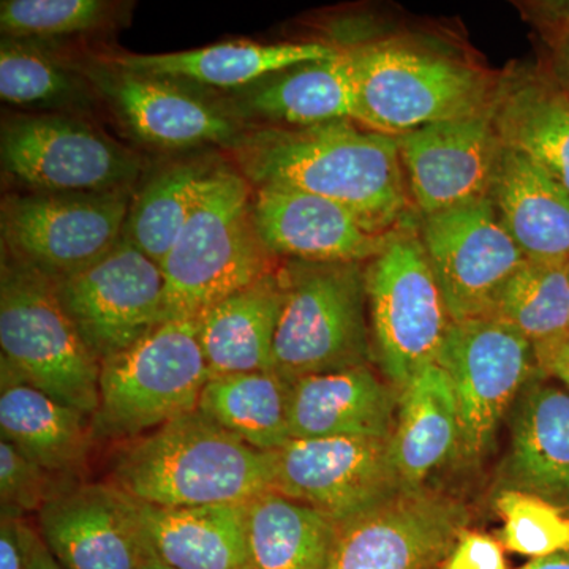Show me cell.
Wrapping results in <instances>:
<instances>
[{
  "label": "cell",
  "mask_w": 569,
  "mask_h": 569,
  "mask_svg": "<svg viewBox=\"0 0 569 569\" xmlns=\"http://www.w3.org/2000/svg\"><path fill=\"white\" fill-rule=\"evenodd\" d=\"M280 309L282 287L274 271L197 318L211 377L272 370Z\"/></svg>",
  "instance_id": "28"
},
{
  "label": "cell",
  "mask_w": 569,
  "mask_h": 569,
  "mask_svg": "<svg viewBox=\"0 0 569 569\" xmlns=\"http://www.w3.org/2000/svg\"><path fill=\"white\" fill-rule=\"evenodd\" d=\"M233 110L279 123L321 126L358 121L353 48H339L325 61L302 63L241 89ZM242 118V116H241Z\"/></svg>",
  "instance_id": "23"
},
{
  "label": "cell",
  "mask_w": 569,
  "mask_h": 569,
  "mask_svg": "<svg viewBox=\"0 0 569 569\" xmlns=\"http://www.w3.org/2000/svg\"><path fill=\"white\" fill-rule=\"evenodd\" d=\"M419 238L451 321L488 318L498 291L527 260L490 198L422 217Z\"/></svg>",
  "instance_id": "12"
},
{
  "label": "cell",
  "mask_w": 569,
  "mask_h": 569,
  "mask_svg": "<svg viewBox=\"0 0 569 569\" xmlns=\"http://www.w3.org/2000/svg\"><path fill=\"white\" fill-rule=\"evenodd\" d=\"M441 569H508L503 545L489 535L462 530Z\"/></svg>",
  "instance_id": "39"
},
{
  "label": "cell",
  "mask_w": 569,
  "mask_h": 569,
  "mask_svg": "<svg viewBox=\"0 0 569 569\" xmlns=\"http://www.w3.org/2000/svg\"><path fill=\"white\" fill-rule=\"evenodd\" d=\"M511 410L503 489L569 512V392L529 383Z\"/></svg>",
  "instance_id": "20"
},
{
  "label": "cell",
  "mask_w": 569,
  "mask_h": 569,
  "mask_svg": "<svg viewBox=\"0 0 569 569\" xmlns=\"http://www.w3.org/2000/svg\"><path fill=\"white\" fill-rule=\"evenodd\" d=\"M422 217L489 198L503 144L490 110L396 137Z\"/></svg>",
  "instance_id": "16"
},
{
  "label": "cell",
  "mask_w": 569,
  "mask_h": 569,
  "mask_svg": "<svg viewBox=\"0 0 569 569\" xmlns=\"http://www.w3.org/2000/svg\"><path fill=\"white\" fill-rule=\"evenodd\" d=\"M217 164L204 160L164 168L132 198L123 238L157 264L173 249Z\"/></svg>",
  "instance_id": "32"
},
{
  "label": "cell",
  "mask_w": 569,
  "mask_h": 569,
  "mask_svg": "<svg viewBox=\"0 0 569 569\" xmlns=\"http://www.w3.org/2000/svg\"><path fill=\"white\" fill-rule=\"evenodd\" d=\"M466 523L458 501L425 488L400 490L340 523L328 569H432L447 559Z\"/></svg>",
  "instance_id": "15"
},
{
  "label": "cell",
  "mask_w": 569,
  "mask_h": 569,
  "mask_svg": "<svg viewBox=\"0 0 569 569\" xmlns=\"http://www.w3.org/2000/svg\"><path fill=\"white\" fill-rule=\"evenodd\" d=\"M114 17L104 0H3L0 28L10 40L56 39L102 29Z\"/></svg>",
  "instance_id": "35"
},
{
  "label": "cell",
  "mask_w": 569,
  "mask_h": 569,
  "mask_svg": "<svg viewBox=\"0 0 569 569\" xmlns=\"http://www.w3.org/2000/svg\"><path fill=\"white\" fill-rule=\"evenodd\" d=\"M163 321L197 320L206 310L276 271L253 220L247 179L217 167L181 236L160 264Z\"/></svg>",
  "instance_id": "3"
},
{
  "label": "cell",
  "mask_w": 569,
  "mask_h": 569,
  "mask_svg": "<svg viewBox=\"0 0 569 569\" xmlns=\"http://www.w3.org/2000/svg\"><path fill=\"white\" fill-rule=\"evenodd\" d=\"M2 362L33 388L92 418L102 361L73 323L51 277L3 254L0 276Z\"/></svg>",
  "instance_id": "6"
},
{
  "label": "cell",
  "mask_w": 569,
  "mask_h": 569,
  "mask_svg": "<svg viewBox=\"0 0 569 569\" xmlns=\"http://www.w3.org/2000/svg\"><path fill=\"white\" fill-rule=\"evenodd\" d=\"M130 204L127 189L9 194L0 211L3 250L58 282L96 263L121 241Z\"/></svg>",
  "instance_id": "9"
},
{
  "label": "cell",
  "mask_w": 569,
  "mask_h": 569,
  "mask_svg": "<svg viewBox=\"0 0 569 569\" xmlns=\"http://www.w3.org/2000/svg\"><path fill=\"white\" fill-rule=\"evenodd\" d=\"M396 391L369 366L299 378L291 392V438H391Z\"/></svg>",
  "instance_id": "21"
},
{
  "label": "cell",
  "mask_w": 569,
  "mask_h": 569,
  "mask_svg": "<svg viewBox=\"0 0 569 569\" xmlns=\"http://www.w3.org/2000/svg\"><path fill=\"white\" fill-rule=\"evenodd\" d=\"M26 569H63L50 549L40 538L39 531H36L32 538L31 550H29L28 568Z\"/></svg>",
  "instance_id": "42"
},
{
  "label": "cell",
  "mask_w": 569,
  "mask_h": 569,
  "mask_svg": "<svg viewBox=\"0 0 569 569\" xmlns=\"http://www.w3.org/2000/svg\"><path fill=\"white\" fill-rule=\"evenodd\" d=\"M276 451H260L193 410L127 441L111 485L141 503L246 505L274 488Z\"/></svg>",
  "instance_id": "2"
},
{
  "label": "cell",
  "mask_w": 569,
  "mask_h": 569,
  "mask_svg": "<svg viewBox=\"0 0 569 569\" xmlns=\"http://www.w3.org/2000/svg\"><path fill=\"white\" fill-rule=\"evenodd\" d=\"M489 198L529 260L569 263V192L548 171L503 146Z\"/></svg>",
  "instance_id": "27"
},
{
  "label": "cell",
  "mask_w": 569,
  "mask_h": 569,
  "mask_svg": "<svg viewBox=\"0 0 569 569\" xmlns=\"http://www.w3.org/2000/svg\"><path fill=\"white\" fill-rule=\"evenodd\" d=\"M503 519L501 545L531 559L569 552V516L542 498L503 489L496 498Z\"/></svg>",
  "instance_id": "36"
},
{
  "label": "cell",
  "mask_w": 569,
  "mask_h": 569,
  "mask_svg": "<svg viewBox=\"0 0 569 569\" xmlns=\"http://www.w3.org/2000/svg\"><path fill=\"white\" fill-rule=\"evenodd\" d=\"M44 470L6 438L0 440V512L24 518L41 511L71 482Z\"/></svg>",
  "instance_id": "37"
},
{
  "label": "cell",
  "mask_w": 569,
  "mask_h": 569,
  "mask_svg": "<svg viewBox=\"0 0 569 569\" xmlns=\"http://www.w3.org/2000/svg\"><path fill=\"white\" fill-rule=\"evenodd\" d=\"M2 164L40 193L114 192L141 171L137 153L63 114L18 116L3 123Z\"/></svg>",
  "instance_id": "11"
},
{
  "label": "cell",
  "mask_w": 569,
  "mask_h": 569,
  "mask_svg": "<svg viewBox=\"0 0 569 569\" xmlns=\"http://www.w3.org/2000/svg\"><path fill=\"white\" fill-rule=\"evenodd\" d=\"M339 48L323 43L264 44L231 41L167 54H118L102 61L119 69L194 82L209 88L244 89L302 63L325 61Z\"/></svg>",
  "instance_id": "26"
},
{
  "label": "cell",
  "mask_w": 569,
  "mask_h": 569,
  "mask_svg": "<svg viewBox=\"0 0 569 569\" xmlns=\"http://www.w3.org/2000/svg\"><path fill=\"white\" fill-rule=\"evenodd\" d=\"M358 126L400 137L492 107L497 81L467 59L413 41L353 48Z\"/></svg>",
  "instance_id": "4"
},
{
  "label": "cell",
  "mask_w": 569,
  "mask_h": 569,
  "mask_svg": "<svg viewBox=\"0 0 569 569\" xmlns=\"http://www.w3.org/2000/svg\"><path fill=\"white\" fill-rule=\"evenodd\" d=\"M0 97L17 107H63L84 102L86 84L43 51L9 39L0 48Z\"/></svg>",
  "instance_id": "34"
},
{
  "label": "cell",
  "mask_w": 569,
  "mask_h": 569,
  "mask_svg": "<svg viewBox=\"0 0 569 569\" xmlns=\"http://www.w3.org/2000/svg\"><path fill=\"white\" fill-rule=\"evenodd\" d=\"M366 280L373 358L400 392L425 367L437 365L451 317L415 231L397 230L367 266Z\"/></svg>",
  "instance_id": "8"
},
{
  "label": "cell",
  "mask_w": 569,
  "mask_h": 569,
  "mask_svg": "<svg viewBox=\"0 0 569 569\" xmlns=\"http://www.w3.org/2000/svg\"><path fill=\"white\" fill-rule=\"evenodd\" d=\"M515 6L541 41V70L569 91V0H527Z\"/></svg>",
  "instance_id": "38"
},
{
  "label": "cell",
  "mask_w": 569,
  "mask_h": 569,
  "mask_svg": "<svg viewBox=\"0 0 569 569\" xmlns=\"http://www.w3.org/2000/svg\"><path fill=\"white\" fill-rule=\"evenodd\" d=\"M293 381L276 370L209 378L198 411L260 451L282 449L291 438Z\"/></svg>",
  "instance_id": "31"
},
{
  "label": "cell",
  "mask_w": 569,
  "mask_h": 569,
  "mask_svg": "<svg viewBox=\"0 0 569 569\" xmlns=\"http://www.w3.org/2000/svg\"><path fill=\"white\" fill-rule=\"evenodd\" d=\"M437 365L448 373L458 403L456 451L478 459L530 383L538 367L533 343L493 318L451 321Z\"/></svg>",
  "instance_id": "10"
},
{
  "label": "cell",
  "mask_w": 569,
  "mask_h": 569,
  "mask_svg": "<svg viewBox=\"0 0 569 569\" xmlns=\"http://www.w3.org/2000/svg\"><path fill=\"white\" fill-rule=\"evenodd\" d=\"M282 309L272 370L288 380L369 366L367 280L361 263L287 260L277 271Z\"/></svg>",
  "instance_id": "5"
},
{
  "label": "cell",
  "mask_w": 569,
  "mask_h": 569,
  "mask_svg": "<svg viewBox=\"0 0 569 569\" xmlns=\"http://www.w3.org/2000/svg\"><path fill=\"white\" fill-rule=\"evenodd\" d=\"M535 351L539 369L569 388V335L535 347Z\"/></svg>",
  "instance_id": "41"
},
{
  "label": "cell",
  "mask_w": 569,
  "mask_h": 569,
  "mask_svg": "<svg viewBox=\"0 0 569 569\" xmlns=\"http://www.w3.org/2000/svg\"><path fill=\"white\" fill-rule=\"evenodd\" d=\"M339 526L277 490L247 503L250 569H328Z\"/></svg>",
  "instance_id": "30"
},
{
  "label": "cell",
  "mask_w": 569,
  "mask_h": 569,
  "mask_svg": "<svg viewBox=\"0 0 569 569\" xmlns=\"http://www.w3.org/2000/svg\"><path fill=\"white\" fill-rule=\"evenodd\" d=\"M209 378L198 321H163L102 361L93 436L130 441L197 410Z\"/></svg>",
  "instance_id": "7"
},
{
  "label": "cell",
  "mask_w": 569,
  "mask_h": 569,
  "mask_svg": "<svg viewBox=\"0 0 569 569\" xmlns=\"http://www.w3.org/2000/svg\"><path fill=\"white\" fill-rule=\"evenodd\" d=\"M505 148L529 157L569 192V91L541 69L505 71L490 107Z\"/></svg>",
  "instance_id": "22"
},
{
  "label": "cell",
  "mask_w": 569,
  "mask_h": 569,
  "mask_svg": "<svg viewBox=\"0 0 569 569\" xmlns=\"http://www.w3.org/2000/svg\"><path fill=\"white\" fill-rule=\"evenodd\" d=\"M39 535L63 569H140L149 553L132 497L71 485L39 512Z\"/></svg>",
  "instance_id": "18"
},
{
  "label": "cell",
  "mask_w": 569,
  "mask_h": 569,
  "mask_svg": "<svg viewBox=\"0 0 569 569\" xmlns=\"http://www.w3.org/2000/svg\"><path fill=\"white\" fill-rule=\"evenodd\" d=\"M33 530L24 518L0 516V569L28 568Z\"/></svg>",
  "instance_id": "40"
},
{
  "label": "cell",
  "mask_w": 569,
  "mask_h": 569,
  "mask_svg": "<svg viewBox=\"0 0 569 569\" xmlns=\"http://www.w3.org/2000/svg\"><path fill=\"white\" fill-rule=\"evenodd\" d=\"M488 318L511 326L533 347L569 335V263L527 258L498 291Z\"/></svg>",
  "instance_id": "33"
},
{
  "label": "cell",
  "mask_w": 569,
  "mask_h": 569,
  "mask_svg": "<svg viewBox=\"0 0 569 569\" xmlns=\"http://www.w3.org/2000/svg\"><path fill=\"white\" fill-rule=\"evenodd\" d=\"M149 556L174 569H250L247 503L157 507L134 500Z\"/></svg>",
  "instance_id": "24"
},
{
  "label": "cell",
  "mask_w": 569,
  "mask_h": 569,
  "mask_svg": "<svg viewBox=\"0 0 569 569\" xmlns=\"http://www.w3.org/2000/svg\"><path fill=\"white\" fill-rule=\"evenodd\" d=\"M134 137L167 149L230 144L247 133L233 108L212 102L179 81L119 69L102 61L84 71Z\"/></svg>",
  "instance_id": "17"
},
{
  "label": "cell",
  "mask_w": 569,
  "mask_h": 569,
  "mask_svg": "<svg viewBox=\"0 0 569 569\" xmlns=\"http://www.w3.org/2000/svg\"><path fill=\"white\" fill-rule=\"evenodd\" d=\"M458 403L451 380L440 366H427L399 392L391 452L402 488L421 489L458 448Z\"/></svg>",
  "instance_id": "29"
},
{
  "label": "cell",
  "mask_w": 569,
  "mask_h": 569,
  "mask_svg": "<svg viewBox=\"0 0 569 569\" xmlns=\"http://www.w3.org/2000/svg\"><path fill=\"white\" fill-rule=\"evenodd\" d=\"M272 490L340 526L406 489L392 462L391 438L325 437L290 440L276 451Z\"/></svg>",
  "instance_id": "13"
},
{
  "label": "cell",
  "mask_w": 569,
  "mask_h": 569,
  "mask_svg": "<svg viewBox=\"0 0 569 569\" xmlns=\"http://www.w3.org/2000/svg\"><path fill=\"white\" fill-rule=\"evenodd\" d=\"M140 569H174V568L167 567V565L162 563V561L153 559V557L149 556L148 559L144 560V563L141 565Z\"/></svg>",
  "instance_id": "44"
},
{
  "label": "cell",
  "mask_w": 569,
  "mask_h": 569,
  "mask_svg": "<svg viewBox=\"0 0 569 569\" xmlns=\"http://www.w3.org/2000/svg\"><path fill=\"white\" fill-rule=\"evenodd\" d=\"M56 284L67 313L100 361L163 323L162 268L123 236L96 263Z\"/></svg>",
  "instance_id": "14"
},
{
  "label": "cell",
  "mask_w": 569,
  "mask_h": 569,
  "mask_svg": "<svg viewBox=\"0 0 569 569\" xmlns=\"http://www.w3.org/2000/svg\"><path fill=\"white\" fill-rule=\"evenodd\" d=\"M519 569H569V552L553 553V556L533 559Z\"/></svg>",
  "instance_id": "43"
},
{
  "label": "cell",
  "mask_w": 569,
  "mask_h": 569,
  "mask_svg": "<svg viewBox=\"0 0 569 569\" xmlns=\"http://www.w3.org/2000/svg\"><path fill=\"white\" fill-rule=\"evenodd\" d=\"M253 220L272 257L309 263L362 264L396 234L376 233L350 209L288 187H258Z\"/></svg>",
  "instance_id": "19"
},
{
  "label": "cell",
  "mask_w": 569,
  "mask_h": 569,
  "mask_svg": "<svg viewBox=\"0 0 569 569\" xmlns=\"http://www.w3.org/2000/svg\"><path fill=\"white\" fill-rule=\"evenodd\" d=\"M233 148L241 174L258 187L318 194L350 209L376 233L403 228L408 194L396 137L337 121L247 132Z\"/></svg>",
  "instance_id": "1"
},
{
  "label": "cell",
  "mask_w": 569,
  "mask_h": 569,
  "mask_svg": "<svg viewBox=\"0 0 569 569\" xmlns=\"http://www.w3.org/2000/svg\"><path fill=\"white\" fill-rule=\"evenodd\" d=\"M0 432L56 477L71 478L88 462L92 418L33 388L2 362Z\"/></svg>",
  "instance_id": "25"
}]
</instances>
